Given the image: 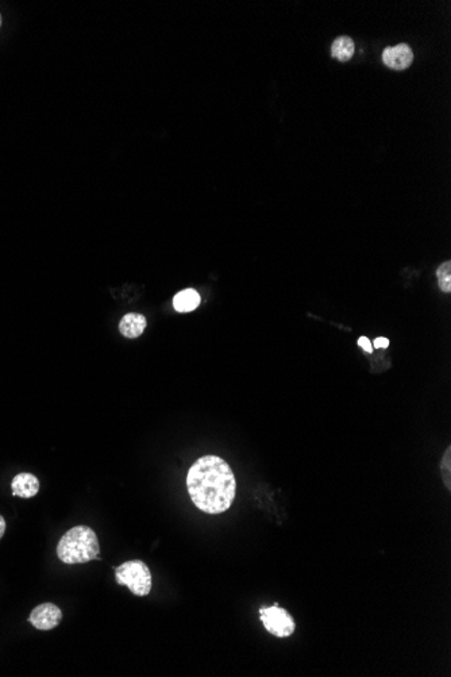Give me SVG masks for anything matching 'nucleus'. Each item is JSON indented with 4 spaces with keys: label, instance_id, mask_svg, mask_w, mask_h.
<instances>
[{
    "label": "nucleus",
    "instance_id": "3",
    "mask_svg": "<svg viewBox=\"0 0 451 677\" xmlns=\"http://www.w3.org/2000/svg\"><path fill=\"white\" fill-rule=\"evenodd\" d=\"M115 580L137 596L149 595L153 585L151 572L141 560H131L119 565L115 569Z\"/></svg>",
    "mask_w": 451,
    "mask_h": 677
},
{
    "label": "nucleus",
    "instance_id": "5",
    "mask_svg": "<svg viewBox=\"0 0 451 677\" xmlns=\"http://www.w3.org/2000/svg\"><path fill=\"white\" fill-rule=\"evenodd\" d=\"M62 620V611L54 603H42L33 609L29 622L38 630L47 632L57 627Z\"/></svg>",
    "mask_w": 451,
    "mask_h": 677
},
{
    "label": "nucleus",
    "instance_id": "10",
    "mask_svg": "<svg viewBox=\"0 0 451 677\" xmlns=\"http://www.w3.org/2000/svg\"><path fill=\"white\" fill-rule=\"evenodd\" d=\"M355 52V43L350 37H339L332 42L331 46V54L334 59L339 61H349L350 59L354 56Z\"/></svg>",
    "mask_w": 451,
    "mask_h": 677
},
{
    "label": "nucleus",
    "instance_id": "1",
    "mask_svg": "<svg viewBox=\"0 0 451 677\" xmlns=\"http://www.w3.org/2000/svg\"><path fill=\"white\" fill-rule=\"evenodd\" d=\"M186 488L193 504L205 514L226 513L237 495L231 467L218 456H203L186 474Z\"/></svg>",
    "mask_w": 451,
    "mask_h": 677
},
{
    "label": "nucleus",
    "instance_id": "14",
    "mask_svg": "<svg viewBox=\"0 0 451 677\" xmlns=\"http://www.w3.org/2000/svg\"><path fill=\"white\" fill-rule=\"evenodd\" d=\"M358 345H360L362 349L365 350V351H368V353H371V351H373V347H371V344H370V341L368 340V338H367V337H361V338L358 340Z\"/></svg>",
    "mask_w": 451,
    "mask_h": 677
},
{
    "label": "nucleus",
    "instance_id": "9",
    "mask_svg": "<svg viewBox=\"0 0 451 677\" xmlns=\"http://www.w3.org/2000/svg\"><path fill=\"white\" fill-rule=\"evenodd\" d=\"M199 305H200V296L198 291L192 288L179 292L173 299V307L179 312H191L199 307Z\"/></svg>",
    "mask_w": 451,
    "mask_h": 677
},
{
    "label": "nucleus",
    "instance_id": "13",
    "mask_svg": "<svg viewBox=\"0 0 451 677\" xmlns=\"http://www.w3.org/2000/svg\"><path fill=\"white\" fill-rule=\"evenodd\" d=\"M373 345H374V348H377V349H387V348L390 347V340H387V338H384V337H380V338H377V340L374 341V344H373Z\"/></svg>",
    "mask_w": 451,
    "mask_h": 677
},
{
    "label": "nucleus",
    "instance_id": "4",
    "mask_svg": "<svg viewBox=\"0 0 451 677\" xmlns=\"http://www.w3.org/2000/svg\"><path fill=\"white\" fill-rule=\"evenodd\" d=\"M260 618L267 629V633L277 638L290 636L296 630V623L293 616L286 609L274 603L270 607H261Z\"/></svg>",
    "mask_w": 451,
    "mask_h": 677
},
{
    "label": "nucleus",
    "instance_id": "15",
    "mask_svg": "<svg viewBox=\"0 0 451 677\" xmlns=\"http://www.w3.org/2000/svg\"><path fill=\"white\" fill-rule=\"evenodd\" d=\"M4 533H6V521H4V518L0 515V539L3 538Z\"/></svg>",
    "mask_w": 451,
    "mask_h": 677
},
{
    "label": "nucleus",
    "instance_id": "2",
    "mask_svg": "<svg viewBox=\"0 0 451 677\" xmlns=\"http://www.w3.org/2000/svg\"><path fill=\"white\" fill-rule=\"evenodd\" d=\"M101 554L96 533L85 525L72 527L64 534L57 545V555L64 564H85Z\"/></svg>",
    "mask_w": 451,
    "mask_h": 677
},
{
    "label": "nucleus",
    "instance_id": "8",
    "mask_svg": "<svg viewBox=\"0 0 451 677\" xmlns=\"http://www.w3.org/2000/svg\"><path fill=\"white\" fill-rule=\"evenodd\" d=\"M146 325L147 322L144 315L137 312H130V314H126L122 321L119 322V331L126 338L134 340L142 335Z\"/></svg>",
    "mask_w": 451,
    "mask_h": 677
},
{
    "label": "nucleus",
    "instance_id": "11",
    "mask_svg": "<svg viewBox=\"0 0 451 677\" xmlns=\"http://www.w3.org/2000/svg\"><path fill=\"white\" fill-rule=\"evenodd\" d=\"M436 277H438V284H439V288L449 293L451 292V263L450 261H446L443 264H441L439 268L436 269Z\"/></svg>",
    "mask_w": 451,
    "mask_h": 677
},
{
    "label": "nucleus",
    "instance_id": "6",
    "mask_svg": "<svg viewBox=\"0 0 451 677\" xmlns=\"http://www.w3.org/2000/svg\"><path fill=\"white\" fill-rule=\"evenodd\" d=\"M383 61L394 71L407 69L413 61V52L407 43L385 48L383 52Z\"/></svg>",
    "mask_w": 451,
    "mask_h": 677
},
{
    "label": "nucleus",
    "instance_id": "12",
    "mask_svg": "<svg viewBox=\"0 0 451 677\" xmlns=\"http://www.w3.org/2000/svg\"><path fill=\"white\" fill-rule=\"evenodd\" d=\"M450 454H451V449L450 448H448V449H446V453H445V457L442 458V464H441V467H442V476H443V480H445V484H446V487H448V490H450L451 488Z\"/></svg>",
    "mask_w": 451,
    "mask_h": 677
},
{
    "label": "nucleus",
    "instance_id": "7",
    "mask_svg": "<svg viewBox=\"0 0 451 677\" xmlns=\"http://www.w3.org/2000/svg\"><path fill=\"white\" fill-rule=\"evenodd\" d=\"M11 491L14 496L23 499L33 497L40 491V480L31 473H20L11 483Z\"/></svg>",
    "mask_w": 451,
    "mask_h": 677
},
{
    "label": "nucleus",
    "instance_id": "16",
    "mask_svg": "<svg viewBox=\"0 0 451 677\" xmlns=\"http://www.w3.org/2000/svg\"><path fill=\"white\" fill-rule=\"evenodd\" d=\"M0 26H1V15H0Z\"/></svg>",
    "mask_w": 451,
    "mask_h": 677
}]
</instances>
